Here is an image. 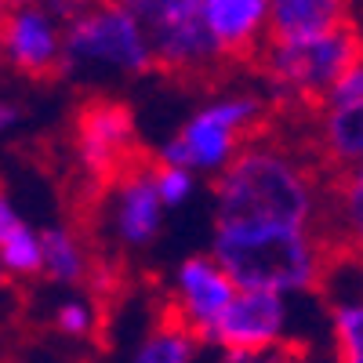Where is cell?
I'll use <instances>...</instances> for the list:
<instances>
[{
  "label": "cell",
  "mask_w": 363,
  "mask_h": 363,
  "mask_svg": "<svg viewBox=\"0 0 363 363\" xmlns=\"http://www.w3.org/2000/svg\"><path fill=\"white\" fill-rule=\"evenodd\" d=\"M186 4H193V8H196V4H200V0H186Z\"/></svg>",
  "instance_id": "cell-29"
},
{
  "label": "cell",
  "mask_w": 363,
  "mask_h": 363,
  "mask_svg": "<svg viewBox=\"0 0 363 363\" xmlns=\"http://www.w3.org/2000/svg\"><path fill=\"white\" fill-rule=\"evenodd\" d=\"M138 149V124L128 102H120L113 95H91L73 120V157L77 167L106 186V182L135 164Z\"/></svg>",
  "instance_id": "cell-7"
},
{
  "label": "cell",
  "mask_w": 363,
  "mask_h": 363,
  "mask_svg": "<svg viewBox=\"0 0 363 363\" xmlns=\"http://www.w3.org/2000/svg\"><path fill=\"white\" fill-rule=\"evenodd\" d=\"M18 4H37V0H4V8H18Z\"/></svg>",
  "instance_id": "cell-26"
},
{
  "label": "cell",
  "mask_w": 363,
  "mask_h": 363,
  "mask_svg": "<svg viewBox=\"0 0 363 363\" xmlns=\"http://www.w3.org/2000/svg\"><path fill=\"white\" fill-rule=\"evenodd\" d=\"M22 120V109L18 106H11L8 99H0V135H8L15 124Z\"/></svg>",
  "instance_id": "cell-25"
},
{
  "label": "cell",
  "mask_w": 363,
  "mask_h": 363,
  "mask_svg": "<svg viewBox=\"0 0 363 363\" xmlns=\"http://www.w3.org/2000/svg\"><path fill=\"white\" fill-rule=\"evenodd\" d=\"M215 258L236 287L277 291L287 298H309L327 277V240L320 229H280V225H215Z\"/></svg>",
  "instance_id": "cell-2"
},
{
  "label": "cell",
  "mask_w": 363,
  "mask_h": 363,
  "mask_svg": "<svg viewBox=\"0 0 363 363\" xmlns=\"http://www.w3.org/2000/svg\"><path fill=\"white\" fill-rule=\"evenodd\" d=\"M153 48L138 18L116 0H95L62 26V66L58 77L80 87H109L153 73Z\"/></svg>",
  "instance_id": "cell-3"
},
{
  "label": "cell",
  "mask_w": 363,
  "mask_h": 363,
  "mask_svg": "<svg viewBox=\"0 0 363 363\" xmlns=\"http://www.w3.org/2000/svg\"><path fill=\"white\" fill-rule=\"evenodd\" d=\"M51 327L69 342H87L99 330V306L87 294H69L55 306L51 313Z\"/></svg>",
  "instance_id": "cell-19"
},
{
  "label": "cell",
  "mask_w": 363,
  "mask_h": 363,
  "mask_svg": "<svg viewBox=\"0 0 363 363\" xmlns=\"http://www.w3.org/2000/svg\"><path fill=\"white\" fill-rule=\"evenodd\" d=\"M342 211L349 218V233L356 236L363 229V174L352 171L345 174V193H342Z\"/></svg>",
  "instance_id": "cell-22"
},
{
  "label": "cell",
  "mask_w": 363,
  "mask_h": 363,
  "mask_svg": "<svg viewBox=\"0 0 363 363\" xmlns=\"http://www.w3.org/2000/svg\"><path fill=\"white\" fill-rule=\"evenodd\" d=\"M62 18L40 4H18L0 15V66L29 80H51L62 66Z\"/></svg>",
  "instance_id": "cell-10"
},
{
  "label": "cell",
  "mask_w": 363,
  "mask_h": 363,
  "mask_svg": "<svg viewBox=\"0 0 363 363\" xmlns=\"http://www.w3.org/2000/svg\"><path fill=\"white\" fill-rule=\"evenodd\" d=\"M320 149L342 174L363 164V62L349 66L320 95Z\"/></svg>",
  "instance_id": "cell-12"
},
{
  "label": "cell",
  "mask_w": 363,
  "mask_h": 363,
  "mask_svg": "<svg viewBox=\"0 0 363 363\" xmlns=\"http://www.w3.org/2000/svg\"><path fill=\"white\" fill-rule=\"evenodd\" d=\"M0 269L4 280H33L40 277V229L33 222H18L0 236Z\"/></svg>",
  "instance_id": "cell-18"
},
{
  "label": "cell",
  "mask_w": 363,
  "mask_h": 363,
  "mask_svg": "<svg viewBox=\"0 0 363 363\" xmlns=\"http://www.w3.org/2000/svg\"><path fill=\"white\" fill-rule=\"evenodd\" d=\"M203 342L178 320H160L135 342L128 363H200Z\"/></svg>",
  "instance_id": "cell-16"
},
{
  "label": "cell",
  "mask_w": 363,
  "mask_h": 363,
  "mask_svg": "<svg viewBox=\"0 0 363 363\" xmlns=\"http://www.w3.org/2000/svg\"><path fill=\"white\" fill-rule=\"evenodd\" d=\"M320 182L306 157L277 142H244L215 174V225L316 229Z\"/></svg>",
  "instance_id": "cell-1"
},
{
  "label": "cell",
  "mask_w": 363,
  "mask_h": 363,
  "mask_svg": "<svg viewBox=\"0 0 363 363\" xmlns=\"http://www.w3.org/2000/svg\"><path fill=\"white\" fill-rule=\"evenodd\" d=\"M0 287H4V269H0Z\"/></svg>",
  "instance_id": "cell-27"
},
{
  "label": "cell",
  "mask_w": 363,
  "mask_h": 363,
  "mask_svg": "<svg viewBox=\"0 0 363 363\" xmlns=\"http://www.w3.org/2000/svg\"><path fill=\"white\" fill-rule=\"evenodd\" d=\"M18 222H22V211L15 207V196L4 189V182H0V236L11 233Z\"/></svg>",
  "instance_id": "cell-23"
},
{
  "label": "cell",
  "mask_w": 363,
  "mask_h": 363,
  "mask_svg": "<svg viewBox=\"0 0 363 363\" xmlns=\"http://www.w3.org/2000/svg\"><path fill=\"white\" fill-rule=\"evenodd\" d=\"M262 124V99L251 91H225L200 102L186 120L178 124L171 138L160 142L157 164L186 167L196 178H215L251 138V131Z\"/></svg>",
  "instance_id": "cell-4"
},
{
  "label": "cell",
  "mask_w": 363,
  "mask_h": 363,
  "mask_svg": "<svg viewBox=\"0 0 363 363\" xmlns=\"http://www.w3.org/2000/svg\"><path fill=\"white\" fill-rule=\"evenodd\" d=\"M356 0H269V40L316 37L352 26Z\"/></svg>",
  "instance_id": "cell-14"
},
{
  "label": "cell",
  "mask_w": 363,
  "mask_h": 363,
  "mask_svg": "<svg viewBox=\"0 0 363 363\" xmlns=\"http://www.w3.org/2000/svg\"><path fill=\"white\" fill-rule=\"evenodd\" d=\"M149 178H153V189H157V200L164 203V211L186 207L196 196V186H200V178L193 171L171 167V164H153L149 167Z\"/></svg>",
  "instance_id": "cell-20"
},
{
  "label": "cell",
  "mask_w": 363,
  "mask_h": 363,
  "mask_svg": "<svg viewBox=\"0 0 363 363\" xmlns=\"http://www.w3.org/2000/svg\"><path fill=\"white\" fill-rule=\"evenodd\" d=\"M40 8H48L55 18H73V15H80V11H87L91 4H95V0H37Z\"/></svg>",
  "instance_id": "cell-24"
},
{
  "label": "cell",
  "mask_w": 363,
  "mask_h": 363,
  "mask_svg": "<svg viewBox=\"0 0 363 363\" xmlns=\"http://www.w3.org/2000/svg\"><path fill=\"white\" fill-rule=\"evenodd\" d=\"M164 218H167V211L157 200L153 178H149L145 164H128L102 186L99 225L113 247L128 251V255L153 247L164 236Z\"/></svg>",
  "instance_id": "cell-8"
},
{
  "label": "cell",
  "mask_w": 363,
  "mask_h": 363,
  "mask_svg": "<svg viewBox=\"0 0 363 363\" xmlns=\"http://www.w3.org/2000/svg\"><path fill=\"white\" fill-rule=\"evenodd\" d=\"M40 277H48L58 287H80L95 277V258H91L77 229L69 225L40 229Z\"/></svg>",
  "instance_id": "cell-15"
},
{
  "label": "cell",
  "mask_w": 363,
  "mask_h": 363,
  "mask_svg": "<svg viewBox=\"0 0 363 363\" xmlns=\"http://www.w3.org/2000/svg\"><path fill=\"white\" fill-rule=\"evenodd\" d=\"M196 15L222 62L251 58L269 40V0H200Z\"/></svg>",
  "instance_id": "cell-13"
},
{
  "label": "cell",
  "mask_w": 363,
  "mask_h": 363,
  "mask_svg": "<svg viewBox=\"0 0 363 363\" xmlns=\"http://www.w3.org/2000/svg\"><path fill=\"white\" fill-rule=\"evenodd\" d=\"M116 4L138 18L149 37V48H153V62L160 69L203 77L222 66V55L211 44L196 8L186 0H116Z\"/></svg>",
  "instance_id": "cell-6"
},
{
  "label": "cell",
  "mask_w": 363,
  "mask_h": 363,
  "mask_svg": "<svg viewBox=\"0 0 363 363\" xmlns=\"http://www.w3.org/2000/svg\"><path fill=\"white\" fill-rule=\"evenodd\" d=\"M327 327H330L335 359L338 363H363V301L356 291L330 301Z\"/></svg>",
  "instance_id": "cell-17"
},
{
  "label": "cell",
  "mask_w": 363,
  "mask_h": 363,
  "mask_svg": "<svg viewBox=\"0 0 363 363\" xmlns=\"http://www.w3.org/2000/svg\"><path fill=\"white\" fill-rule=\"evenodd\" d=\"M236 294V284L229 280V272L211 258L207 251L200 255H186L174 272H171V320H178L182 327H189L196 338H203L211 323L222 316V309L229 306V298Z\"/></svg>",
  "instance_id": "cell-11"
},
{
  "label": "cell",
  "mask_w": 363,
  "mask_h": 363,
  "mask_svg": "<svg viewBox=\"0 0 363 363\" xmlns=\"http://www.w3.org/2000/svg\"><path fill=\"white\" fill-rule=\"evenodd\" d=\"M4 11H8V8H4V0H0V15H4Z\"/></svg>",
  "instance_id": "cell-28"
},
{
  "label": "cell",
  "mask_w": 363,
  "mask_h": 363,
  "mask_svg": "<svg viewBox=\"0 0 363 363\" xmlns=\"http://www.w3.org/2000/svg\"><path fill=\"white\" fill-rule=\"evenodd\" d=\"M200 363H301V352H298L294 345H277V349H255V352L203 349Z\"/></svg>",
  "instance_id": "cell-21"
},
{
  "label": "cell",
  "mask_w": 363,
  "mask_h": 363,
  "mask_svg": "<svg viewBox=\"0 0 363 363\" xmlns=\"http://www.w3.org/2000/svg\"><path fill=\"white\" fill-rule=\"evenodd\" d=\"M301 298H287L277 291H244L236 287L222 316L211 323L200 338L211 349L229 352H255V349H277L291 345L294 335V309Z\"/></svg>",
  "instance_id": "cell-9"
},
{
  "label": "cell",
  "mask_w": 363,
  "mask_h": 363,
  "mask_svg": "<svg viewBox=\"0 0 363 363\" xmlns=\"http://www.w3.org/2000/svg\"><path fill=\"white\" fill-rule=\"evenodd\" d=\"M258 58L277 95L287 102H320L323 91L359 62V33L356 26H338L316 37L265 40Z\"/></svg>",
  "instance_id": "cell-5"
}]
</instances>
